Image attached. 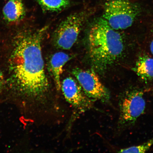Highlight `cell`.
Masks as SVG:
<instances>
[{"label":"cell","instance_id":"obj_14","mask_svg":"<svg viewBox=\"0 0 153 153\" xmlns=\"http://www.w3.org/2000/svg\"><path fill=\"white\" fill-rule=\"evenodd\" d=\"M150 49L151 53L153 55V38L150 45Z\"/></svg>","mask_w":153,"mask_h":153},{"label":"cell","instance_id":"obj_4","mask_svg":"<svg viewBox=\"0 0 153 153\" xmlns=\"http://www.w3.org/2000/svg\"><path fill=\"white\" fill-rule=\"evenodd\" d=\"M88 15L86 11H82L70 15L62 21L53 34L55 46L65 50L71 48L77 41Z\"/></svg>","mask_w":153,"mask_h":153},{"label":"cell","instance_id":"obj_1","mask_svg":"<svg viewBox=\"0 0 153 153\" xmlns=\"http://www.w3.org/2000/svg\"><path fill=\"white\" fill-rule=\"evenodd\" d=\"M47 29L45 27L36 31L20 34L15 40L10 59L11 78L15 88L30 96H41L49 88L41 47Z\"/></svg>","mask_w":153,"mask_h":153},{"label":"cell","instance_id":"obj_10","mask_svg":"<svg viewBox=\"0 0 153 153\" xmlns=\"http://www.w3.org/2000/svg\"><path fill=\"white\" fill-rule=\"evenodd\" d=\"M133 71L145 82L153 80V58L143 55L139 57Z\"/></svg>","mask_w":153,"mask_h":153},{"label":"cell","instance_id":"obj_2","mask_svg":"<svg viewBox=\"0 0 153 153\" xmlns=\"http://www.w3.org/2000/svg\"><path fill=\"white\" fill-rule=\"evenodd\" d=\"M89 56L94 71H106L121 56L124 49L123 38L104 18L95 21L88 34Z\"/></svg>","mask_w":153,"mask_h":153},{"label":"cell","instance_id":"obj_9","mask_svg":"<svg viewBox=\"0 0 153 153\" xmlns=\"http://www.w3.org/2000/svg\"><path fill=\"white\" fill-rule=\"evenodd\" d=\"M3 12L5 20L9 23L22 20L26 14L22 0H9L3 7Z\"/></svg>","mask_w":153,"mask_h":153},{"label":"cell","instance_id":"obj_3","mask_svg":"<svg viewBox=\"0 0 153 153\" xmlns=\"http://www.w3.org/2000/svg\"><path fill=\"white\" fill-rule=\"evenodd\" d=\"M102 18L116 30L131 27L141 12V9L132 0H105Z\"/></svg>","mask_w":153,"mask_h":153},{"label":"cell","instance_id":"obj_11","mask_svg":"<svg viewBox=\"0 0 153 153\" xmlns=\"http://www.w3.org/2000/svg\"><path fill=\"white\" fill-rule=\"evenodd\" d=\"M44 10L50 12H58L70 5L69 0H36Z\"/></svg>","mask_w":153,"mask_h":153},{"label":"cell","instance_id":"obj_6","mask_svg":"<svg viewBox=\"0 0 153 153\" xmlns=\"http://www.w3.org/2000/svg\"><path fill=\"white\" fill-rule=\"evenodd\" d=\"M72 74L89 98L104 102L110 100L109 91L101 83L94 70L76 68L72 70Z\"/></svg>","mask_w":153,"mask_h":153},{"label":"cell","instance_id":"obj_8","mask_svg":"<svg viewBox=\"0 0 153 153\" xmlns=\"http://www.w3.org/2000/svg\"><path fill=\"white\" fill-rule=\"evenodd\" d=\"M71 57L68 53L59 52L53 55L50 59L49 69L54 79L57 91L61 90L60 78L62 73L63 68L67 62L71 59Z\"/></svg>","mask_w":153,"mask_h":153},{"label":"cell","instance_id":"obj_5","mask_svg":"<svg viewBox=\"0 0 153 153\" xmlns=\"http://www.w3.org/2000/svg\"><path fill=\"white\" fill-rule=\"evenodd\" d=\"M119 107L120 125L124 127L132 125L146 108L143 91L137 88L127 89L120 97Z\"/></svg>","mask_w":153,"mask_h":153},{"label":"cell","instance_id":"obj_12","mask_svg":"<svg viewBox=\"0 0 153 153\" xmlns=\"http://www.w3.org/2000/svg\"><path fill=\"white\" fill-rule=\"evenodd\" d=\"M153 145V137L150 140L142 144L133 146L129 148L122 149L119 151L120 153H139L146 152Z\"/></svg>","mask_w":153,"mask_h":153},{"label":"cell","instance_id":"obj_13","mask_svg":"<svg viewBox=\"0 0 153 153\" xmlns=\"http://www.w3.org/2000/svg\"><path fill=\"white\" fill-rule=\"evenodd\" d=\"M3 83V74L0 70V91L2 88Z\"/></svg>","mask_w":153,"mask_h":153},{"label":"cell","instance_id":"obj_7","mask_svg":"<svg viewBox=\"0 0 153 153\" xmlns=\"http://www.w3.org/2000/svg\"><path fill=\"white\" fill-rule=\"evenodd\" d=\"M61 89L66 100L76 109L83 112L92 108L93 100L85 95L74 78H65L61 82Z\"/></svg>","mask_w":153,"mask_h":153}]
</instances>
